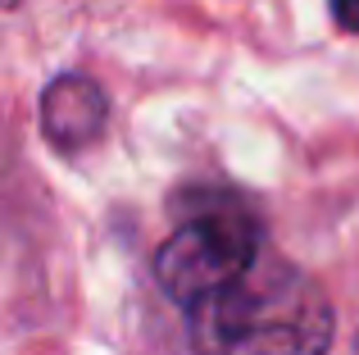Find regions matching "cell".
<instances>
[{"label": "cell", "mask_w": 359, "mask_h": 355, "mask_svg": "<svg viewBox=\"0 0 359 355\" xmlns=\"http://www.w3.org/2000/svg\"><path fill=\"white\" fill-rule=\"evenodd\" d=\"M332 14L346 32H359V0H332Z\"/></svg>", "instance_id": "277c9868"}, {"label": "cell", "mask_w": 359, "mask_h": 355, "mask_svg": "<svg viewBox=\"0 0 359 355\" xmlns=\"http://www.w3.org/2000/svg\"><path fill=\"white\" fill-rule=\"evenodd\" d=\"M355 355H359V342H355Z\"/></svg>", "instance_id": "5b68a950"}, {"label": "cell", "mask_w": 359, "mask_h": 355, "mask_svg": "<svg viewBox=\"0 0 359 355\" xmlns=\"http://www.w3.org/2000/svg\"><path fill=\"white\" fill-rule=\"evenodd\" d=\"M259 260V228L245 210L219 205L205 210L196 219H187L173 237L159 246L155 255V278L168 292V301L196 305L214 301L219 292H228L232 283H241Z\"/></svg>", "instance_id": "7a4b0ae2"}, {"label": "cell", "mask_w": 359, "mask_h": 355, "mask_svg": "<svg viewBox=\"0 0 359 355\" xmlns=\"http://www.w3.org/2000/svg\"><path fill=\"white\" fill-rule=\"evenodd\" d=\"M332 328L323 287L282 260L255 264L241 283L191 310L196 355H323Z\"/></svg>", "instance_id": "6da1fadb"}, {"label": "cell", "mask_w": 359, "mask_h": 355, "mask_svg": "<svg viewBox=\"0 0 359 355\" xmlns=\"http://www.w3.org/2000/svg\"><path fill=\"white\" fill-rule=\"evenodd\" d=\"M105 119H109L105 91L91 78H82V73H64V78H55L41 91V133L64 155L96 142L105 133Z\"/></svg>", "instance_id": "3957f363"}]
</instances>
